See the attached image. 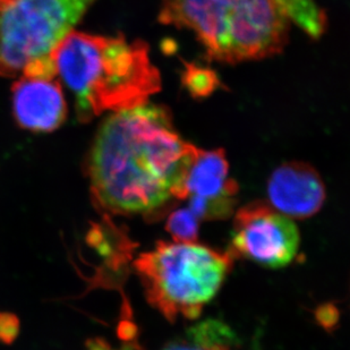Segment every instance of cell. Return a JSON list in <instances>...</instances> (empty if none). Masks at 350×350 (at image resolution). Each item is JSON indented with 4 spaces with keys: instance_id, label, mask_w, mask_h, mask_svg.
Listing matches in <instances>:
<instances>
[{
    "instance_id": "1",
    "label": "cell",
    "mask_w": 350,
    "mask_h": 350,
    "mask_svg": "<svg viewBox=\"0 0 350 350\" xmlns=\"http://www.w3.org/2000/svg\"><path fill=\"white\" fill-rule=\"evenodd\" d=\"M196 149L176 132L165 107L144 103L115 111L100 126L88 157L96 204L113 215H165L179 202Z\"/></svg>"
},
{
    "instance_id": "2",
    "label": "cell",
    "mask_w": 350,
    "mask_h": 350,
    "mask_svg": "<svg viewBox=\"0 0 350 350\" xmlns=\"http://www.w3.org/2000/svg\"><path fill=\"white\" fill-rule=\"evenodd\" d=\"M56 77L74 96L77 117L89 122L103 113L144 105L161 89V77L143 41L72 31L53 51Z\"/></svg>"
},
{
    "instance_id": "3",
    "label": "cell",
    "mask_w": 350,
    "mask_h": 350,
    "mask_svg": "<svg viewBox=\"0 0 350 350\" xmlns=\"http://www.w3.org/2000/svg\"><path fill=\"white\" fill-rule=\"evenodd\" d=\"M159 20L192 30L208 57L222 63L280 53L289 31L278 0H161Z\"/></svg>"
},
{
    "instance_id": "4",
    "label": "cell",
    "mask_w": 350,
    "mask_h": 350,
    "mask_svg": "<svg viewBox=\"0 0 350 350\" xmlns=\"http://www.w3.org/2000/svg\"><path fill=\"white\" fill-rule=\"evenodd\" d=\"M234 258L198 243L158 241L134 262L149 304L170 321L195 320L215 298Z\"/></svg>"
},
{
    "instance_id": "5",
    "label": "cell",
    "mask_w": 350,
    "mask_h": 350,
    "mask_svg": "<svg viewBox=\"0 0 350 350\" xmlns=\"http://www.w3.org/2000/svg\"><path fill=\"white\" fill-rule=\"evenodd\" d=\"M96 0H0V77L56 79L53 51Z\"/></svg>"
},
{
    "instance_id": "6",
    "label": "cell",
    "mask_w": 350,
    "mask_h": 350,
    "mask_svg": "<svg viewBox=\"0 0 350 350\" xmlns=\"http://www.w3.org/2000/svg\"><path fill=\"white\" fill-rule=\"evenodd\" d=\"M301 236L293 219L265 202H252L234 213L228 253L270 269L291 265L298 253Z\"/></svg>"
},
{
    "instance_id": "7",
    "label": "cell",
    "mask_w": 350,
    "mask_h": 350,
    "mask_svg": "<svg viewBox=\"0 0 350 350\" xmlns=\"http://www.w3.org/2000/svg\"><path fill=\"white\" fill-rule=\"evenodd\" d=\"M239 191L229 177L224 150L196 149L179 189V201L189 200L187 208L201 220L226 219L234 213Z\"/></svg>"
},
{
    "instance_id": "8",
    "label": "cell",
    "mask_w": 350,
    "mask_h": 350,
    "mask_svg": "<svg viewBox=\"0 0 350 350\" xmlns=\"http://www.w3.org/2000/svg\"><path fill=\"white\" fill-rule=\"evenodd\" d=\"M268 196L272 208L288 218L308 219L323 206L325 186L311 165L287 162L270 176Z\"/></svg>"
},
{
    "instance_id": "9",
    "label": "cell",
    "mask_w": 350,
    "mask_h": 350,
    "mask_svg": "<svg viewBox=\"0 0 350 350\" xmlns=\"http://www.w3.org/2000/svg\"><path fill=\"white\" fill-rule=\"evenodd\" d=\"M13 110L21 127L34 133L53 132L67 116L60 83L49 77H21L13 86Z\"/></svg>"
},
{
    "instance_id": "10",
    "label": "cell",
    "mask_w": 350,
    "mask_h": 350,
    "mask_svg": "<svg viewBox=\"0 0 350 350\" xmlns=\"http://www.w3.org/2000/svg\"><path fill=\"white\" fill-rule=\"evenodd\" d=\"M238 346L237 336L228 324L208 319L189 327L161 350H236Z\"/></svg>"
},
{
    "instance_id": "11",
    "label": "cell",
    "mask_w": 350,
    "mask_h": 350,
    "mask_svg": "<svg viewBox=\"0 0 350 350\" xmlns=\"http://www.w3.org/2000/svg\"><path fill=\"white\" fill-rule=\"evenodd\" d=\"M288 17L311 37L319 38L327 27V16L314 0H278Z\"/></svg>"
},
{
    "instance_id": "12",
    "label": "cell",
    "mask_w": 350,
    "mask_h": 350,
    "mask_svg": "<svg viewBox=\"0 0 350 350\" xmlns=\"http://www.w3.org/2000/svg\"><path fill=\"white\" fill-rule=\"evenodd\" d=\"M165 229L174 241L196 243L200 229V219L189 208H175L168 215Z\"/></svg>"
},
{
    "instance_id": "13",
    "label": "cell",
    "mask_w": 350,
    "mask_h": 350,
    "mask_svg": "<svg viewBox=\"0 0 350 350\" xmlns=\"http://www.w3.org/2000/svg\"><path fill=\"white\" fill-rule=\"evenodd\" d=\"M186 85L194 96H206L215 88V74L210 70H201L198 67L187 66L185 77Z\"/></svg>"
},
{
    "instance_id": "14",
    "label": "cell",
    "mask_w": 350,
    "mask_h": 350,
    "mask_svg": "<svg viewBox=\"0 0 350 350\" xmlns=\"http://www.w3.org/2000/svg\"><path fill=\"white\" fill-rule=\"evenodd\" d=\"M86 347L88 350H143L136 341L133 340V338L132 340L122 342L117 347H113V345L103 338H93L88 341Z\"/></svg>"
}]
</instances>
